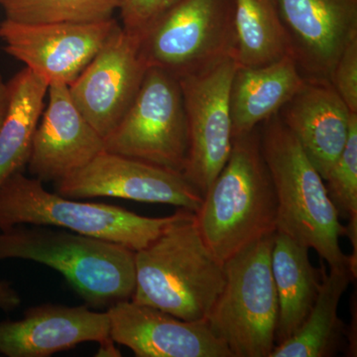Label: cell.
<instances>
[{
	"label": "cell",
	"mask_w": 357,
	"mask_h": 357,
	"mask_svg": "<svg viewBox=\"0 0 357 357\" xmlns=\"http://www.w3.org/2000/svg\"><path fill=\"white\" fill-rule=\"evenodd\" d=\"M180 210L149 218L112 204L86 203L47 191L38 178L17 172L0 184V230L16 225L62 227L138 251L154 241Z\"/></svg>",
	"instance_id": "obj_5"
},
{
	"label": "cell",
	"mask_w": 357,
	"mask_h": 357,
	"mask_svg": "<svg viewBox=\"0 0 357 357\" xmlns=\"http://www.w3.org/2000/svg\"><path fill=\"white\" fill-rule=\"evenodd\" d=\"M178 0H121L122 27L140 36L157 17Z\"/></svg>",
	"instance_id": "obj_26"
},
{
	"label": "cell",
	"mask_w": 357,
	"mask_h": 357,
	"mask_svg": "<svg viewBox=\"0 0 357 357\" xmlns=\"http://www.w3.org/2000/svg\"><path fill=\"white\" fill-rule=\"evenodd\" d=\"M139 39L148 67L178 79L236 59L234 0H178Z\"/></svg>",
	"instance_id": "obj_7"
},
{
	"label": "cell",
	"mask_w": 357,
	"mask_h": 357,
	"mask_svg": "<svg viewBox=\"0 0 357 357\" xmlns=\"http://www.w3.org/2000/svg\"><path fill=\"white\" fill-rule=\"evenodd\" d=\"M271 269L278 299L277 345L304 323L318 296L321 274L310 261L309 248L278 231L274 234Z\"/></svg>",
	"instance_id": "obj_19"
},
{
	"label": "cell",
	"mask_w": 357,
	"mask_h": 357,
	"mask_svg": "<svg viewBox=\"0 0 357 357\" xmlns=\"http://www.w3.org/2000/svg\"><path fill=\"white\" fill-rule=\"evenodd\" d=\"M328 197L340 218L357 220V114H352L349 137L325 178Z\"/></svg>",
	"instance_id": "obj_24"
},
{
	"label": "cell",
	"mask_w": 357,
	"mask_h": 357,
	"mask_svg": "<svg viewBox=\"0 0 357 357\" xmlns=\"http://www.w3.org/2000/svg\"><path fill=\"white\" fill-rule=\"evenodd\" d=\"M9 105V91L7 82L4 81L3 77L0 74V128L2 122L6 119L7 109Z\"/></svg>",
	"instance_id": "obj_28"
},
{
	"label": "cell",
	"mask_w": 357,
	"mask_h": 357,
	"mask_svg": "<svg viewBox=\"0 0 357 357\" xmlns=\"http://www.w3.org/2000/svg\"><path fill=\"white\" fill-rule=\"evenodd\" d=\"M121 0H0L6 20L21 23H95L114 18Z\"/></svg>",
	"instance_id": "obj_23"
},
{
	"label": "cell",
	"mask_w": 357,
	"mask_h": 357,
	"mask_svg": "<svg viewBox=\"0 0 357 357\" xmlns=\"http://www.w3.org/2000/svg\"><path fill=\"white\" fill-rule=\"evenodd\" d=\"M6 259L56 270L91 309L130 300L135 288V251L70 230L26 225L0 230V261Z\"/></svg>",
	"instance_id": "obj_4"
},
{
	"label": "cell",
	"mask_w": 357,
	"mask_h": 357,
	"mask_svg": "<svg viewBox=\"0 0 357 357\" xmlns=\"http://www.w3.org/2000/svg\"><path fill=\"white\" fill-rule=\"evenodd\" d=\"M331 84L352 114H357V35L352 37L338 59Z\"/></svg>",
	"instance_id": "obj_25"
},
{
	"label": "cell",
	"mask_w": 357,
	"mask_h": 357,
	"mask_svg": "<svg viewBox=\"0 0 357 357\" xmlns=\"http://www.w3.org/2000/svg\"><path fill=\"white\" fill-rule=\"evenodd\" d=\"M110 337L137 357H234L204 321H188L131 300L107 310Z\"/></svg>",
	"instance_id": "obj_15"
},
{
	"label": "cell",
	"mask_w": 357,
	"mask_h": 357,
	"mask_svg": "<svg viewBox=\"0 0 357 357\" xmlns=\"http://www.w3.org/2000/svg\"><path fill=\"white\" fill-rule=\"evenodd\" d=\"M234 25L238 67H263L290 55L274 0H234Z\"/></svg>",
	"instance_id": "obj_22"
},
{
	"label": "cell",
	"mask_w": 357,
	"mask_h": 357,
	"mask_svg": "<svg viewBox=\"0 0 357 357\" xmlns=\"http://www.w3.org/2000/svg\"><path fill=\"white\" fill-rule=\"evenodd\" d=\"M114 18L95 23H0L3 50L49 84L70 86L91 62L110 33Z\"/></svg>",
	"instance_id": "obj_12"
},
{
	"label": "cell",
	"mask_w": 357,
	"mask_h": 357,
	"mask_svg": "<svg viewBox=\"0 0 357 357\" xmlns=\"http://www.w3.org/2000/svg\"><path fill=\"white\" fill-rule=\"evenodd\" d=\"M277 114L325 181L344 150L352 114L333 84L307 82Z\"/></svg>",
	"instance_id": "obj_17"
},
{
	"label": "cell",
	"mask_w": 357,
	"mask_h": 357,
	"mask_svg": "<svg viewBox=\"0 0 357 357\" xmlns=\"http://www.w3.org/2000/svg\"><path fill=\"white\" fill-rule=\"evenodd\" d=\"M70 199L105 197L166 204L196 213L203 196L182 174L131 157L102 151L82 168L55 183Z\"/></svg>",
	"instance_id": "obj_10"
},
{
	"label": "cell",
	"mask_w": 357,
	"mask_h": 357,
	"mask_svg": "<svg viewBox=\"0 0 357 357\" xmlns=\"http://www.w3.org/2000/svg\"><path fill=\"white\" fill-rule=\"evenodd\" d=\"M140 39L117 24L86 69L69 86L73 102L103 139L119 123L148 70Z\"/></svg>",
	"instance_id": "obj_11"
},
{
	"label": "cell",
	"mask_w": 357,
	"mask_h": 357,
	"mask_svg": "<svg viewBox=\"0 0 357 357\" xmlns=\"http://www.w3.org/2000/svg\"><path fill=\"white\" fill-rule=\"evenodd\" d=\"M7 86L8 109L0 128V184L27 166L49 88L43 77L26 67Z\"/></svg>",
	"instance_id": "obj_21"
},
{
	"label": "cell",
	"mask_w": 357,
	"mask_h": 357,
	"mask_svg": "<svg viewBox=\"0 0 357 357\" xmlns=\"http://www.w3.org/2000/svg\"><path fill=\"white\" fill-rule=\"evenodd\" d=\"M89 342L100 344L102 356H121L107 312L86 305L49 303L28 307L21 319L0 321V354L7 357H49Z\"/></svg>",
	"instance_id": "obj_14"
},
{
	"label": "cell",
	"mask_w": 357,
	"mask_h": 357,
	"mask_svg": "<svg viewBox=\"0 0 357 357\" xmlns=\"http://www.w3.org/2000/svg\"><path fill=\"white\" fill-rule=\"evenodd\" d=\"M265 162L277 199V231L317 251L330 268H349L340 248L344 225L326 192L325 181L278 114L259 126ZM351 269V268H349Z\"/></svg>",
	"instance_id": "obj_3"
},
{
	"label": "cell",
	"mask_w": 357,
	"mask_h": 357,
	"mask_svg": "<svg viewBox=\"0 0 357 357\" xmlns=\"http://www.w3.org/2000/svg\"><path fill=\"white\" fill-rule=\"evenodd\" d=\"M22 299L20 294L7 280H0V310L3 312H13L21 306Z\"/></svg>",
	"instance_id": "obj_27"
},
{
	"label": "cell",
	"mask_w": 357,
	"mask_h": 357,
	"mask_svg": "<svg viewBox=\"0 0 357 357\" xmlns=\"http://www.w3.org/2000/svg\"><path fill=\"white\" fill-rule=\"evenodd\" d=\"M356 277L349 267L321 268V282L314 306L297 332L277 344L270 357L335 356L347 340V326L338 306Z\"/></svg>",
	"instance_id": "obj_20"
},
{
	"label": "cell",
	"mask_w": 357,
	"mask_h": 357,
	"mask_svg": "<svg viewBox=\"0 0 357 357\" xmlns=\"http://www.w3.org/2000/svg\"><path fill=\"white\" fill-rule=\"evenodd\" d=\"M274 234L250 244L223 264L225 286L206 321L234 357H270L276 347Z\"/></svg>",
	"instance_id": "obj_6"
},
{
	"label": "cell",
	"mask_w": 357,
	"mask_h": 357,
	"mask_svg": "<svg viewBox=\"0 0 357 357\" xmlns=\"http://www.w3.org/2000/svg\"><path fill=\"white\" fill-rule=\"evenodd\" d=\"M47 95L27 167L41 182L57 183L105 151V139L75 105L69 86L49 84Z\"/></svg>",
	"instance_id": "obj_16"
},
{
	"label": "cell",
	"mask_w": 357,
	"mask_h": 357,
	"mask_svg": "<svg viewBox=\"0 0 357 357\" xmlns=\"http://www.w3.org/2000/svg\"><path fill=\"white\" fill-rule=\"evenodd\" d=\"M225 283V265L204 243L195 213L181 208L154 241L135 251L130 300L183 321H204Z\"/></svg>",
	"instance_id": "obj_1"
},
{
	"label": "cell",
	"mask_w": 357,
	"mask_h": 357,
	"mask_svg": "<svg viewBox=\"0 0 357 357\" xmlns=\"http://www.w3.org/2000/svg\"><path fill=\"white\" fill-rule=\"evenodd\" d=\"M290 56L307 82L331 83L333 70L357 35V0H274Z\"/></svg>",
	"instance_id": "obj_13"
},
{
	"label": "cell",
	"mask_w": 357,
	"mask_h": 357,
	"mask_svg": "<svg viewBox=\"0 0 357 357\" xmlns=\"http://www.w3.org/2000/svg\"><path fill=\"white\" fill-rule=\"evenodd\" d=\"M188 147L187 116L178 79L158 68H148L130 107L105 138V151L182 174Z\"/></svg>",
	"instance_id": "obj_8"
},
{
	"label": "cell",
	"mask_w": 357,
	"mask_h": 357,
	"mask_svg": "<svg viewBox=\"0 0 357 357\" xmlns=\"http://www.w3.org/2000/svg\"><path fill=\"white\" fill-rule=\"evenodd\" d=\"M306 83L290 55L263 67H237L229 96L232 138L278 114Z\"/></svg>",
	"instance_id": "obj_18"
},
{
	"label": "cell",
	"mask_w": 357,
	"mask_h": 357,
	"mask_svg": "<svg viewBox=\"0 0 357 357\" xmlns=\"http://www.w3.org/2000/svg\"><path fill=\"white\" fill-rule=\"evenodd\" d=\"M237 67L236 58H227L210 69L178 79L189 138L182 175L202 196L231 151L229 96Z\"/></svg>",
	"instance_id": "obj_9"
},
{
	"label": "cell",
	"mask_w": 357,
	"mask_h": 357,
	"mask_svg": "<svg viewBox=\"0 0 357 357\" xmlns=\"http://www.w3.org/2000/svg\"><path fill=\"white\" fill-rule=\"evenodd\" d=\"M204 243L225 264L277 231V199L260 142L259 126L232 138L227 163L195 213Z\"/></svg>",
	"instance_id": "obj_2"
}]
</instances>
